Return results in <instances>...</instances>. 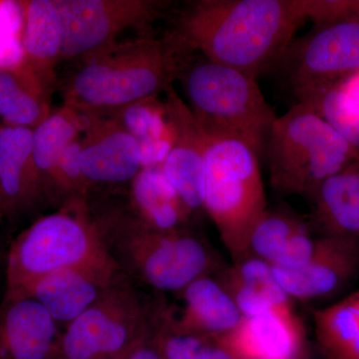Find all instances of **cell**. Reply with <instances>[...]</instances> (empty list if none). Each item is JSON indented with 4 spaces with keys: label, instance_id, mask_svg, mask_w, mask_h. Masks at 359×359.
<instances>
[{
    "label": "cell",
    "instance_id": "32",
    "mask_svg": "<svg viewBox=\"0 0 359 359\" xmlns=\"http://www.w3.org/2000/svg\"><path fill=\"white\" fill-rule=\"evenodd\" d=\"M156 330L157 327L118 359H162L156 344Z\"/></svg>",
    "mask_w": 359,
    "mask_h": 359
},
{
    "label": "cell",
    "instance_id": "5",
    "mask_svg": "<svg viewBox=\"0 0 359 359\" xmlns=\"http://www.w3.org/2000/svg\"><path fill=\"white\" fill-rule=\"evenodd\" d=\"M205 140L204 211L238 262L250 256V235L268 210L259 159L237 139L205 134Z\"/></svg>",
    "mask_w": 359,
    "mask_h": 359
},
{
    "label": "cell",
    "instance_id": "17",
    "mask_svg": "<svg viewBox=\"0 0 359 359\" xmlns=\"http://www.w3.org/2000/svg\"><path fill=\"white\" fill-rule=\"evenodd\" d=\"M217 339L238 359H295L302 330L292 311H271L243 318L233 332Z\"/></svg>",
    "mask_w": 359,
    "mask_h": 359
},
{
    "label": "cell",
    "instance_id": "1",
    "mask_svg": "<svg viewBox=\"0 0 359 359\" xmlns=\"http://www.w3.org/2000/svg\"><path fill=\"white\" fill-rule=\"evenodd\" d=\"M306 20L304 0H195L174 14L169 33L190 53L257 80Z\"/></svg>",
    "mask_w": 359,
    "mask_h": 359
},
{
    "label": "cell",
    "instance_id": "16",
    "mask_svg": "<svg viewBox=\"0 0 359 359\" xmlns=\"http://www.w3.org/2000/svg\"><path fill=\"white\" fill-rule=\"evenodd\" d=\"M33 158V130L2 125L0 129V205L15 215L43 201Z\"/></svg>",
    "mask_w": 359,
    "mask_h": 359
},
{
    "label": "cell",
    "instance_id": "29",
    "mask_svg": "<svg viewBox=\"0 0 359 359\" xmlns=\"http://www.w3.org/2000/svg\"><path fill=\"white\" fill-rule=\"evenodd\" d=\"M222 283H237L257 290L280 309L290 308V297L276 282L271 264L259 257L249 256L235 262L224 273Z\"/></svg>",
    "mask_w": 359,
    "mask_h": 359
},
{
    "label": "cell",
    "instance_id": "21",
    "mask_svg": "<svg viewBox=\"0 0 359 359\" xmlns=\"http://www.w3.org/2000/svg\"><path fill=\"white\" fill-rule=\"evenodd\" d=\"M135 217L157 231L185 228L192 217L161 167L143 168L131 182Z\"/></svg>",
    "mask_w": 359,
    "mask_h": 359
},
{
    "label": "cell",
    "instance_id": "28",
    "mask_svg": "<svg viewBox=\"0 0 359 359\" xmlns=\"http://www.w3.org/2000/svg\"><path fill=\"white\" fill-rule=\"evenodd\" d=\"M155 339L162 359H238L216 337L170 330L162 318Z\"/></svg>",
    "mask_w": 359,
    "mask_h": 359
},
{
    "label": "cell",
    "instance_id": "33",
    "mask_svg": "<svg viewBox=\"0 0 359 359\" xmlns=\"http://www.w3.org/2000/svg\"><path fill=\"white\" fill-rule=\"evenodd\" d=\"M295 359H314V358H311V356H306V358H304V356H302V358H299V356H297V358Z\"/></svg>",
    "mask_w": 359,
    "mask_h": 359
},
{
    "label": "cell",
    "instance_id": "19",
    "mask_svg": "<svg viewBox=\"0 0 359 359\" xmlns=\"http://www.w3.org/2000/svg\"><path fill=\"white\" fill-rule=\"evenodd\" d=\"M181 292L185 304L181 318L161 314L170 330L219 339L233 332L244 318L228 290L210 276L197 278Z\"/></svg>",
    "mask_w": 359,
    "mask_h": 359
},
{
    "label": "cell",
    "instance_id": "23",
    "mask_svg": "<svg viewBox=\"0 0 359 359\" xmlns=\"http://www.w3.org/2000/svg\"><path fill=\"white\" fill-rule=\"evenodd\" d=\"M50 115L47 91L22 69H0V118L6 126L34 130Z\"/></svg>",
    "mask_w": 359,
    "mask_h": 359
},
{
    "label": "cell",
    "instance_id": "3",
    "mask_svg": "<svg viewBox=\"0 0 359 359\" xmlns=\"http://www.w3.org/2000/svg\"><path fill=\"white\" fill-rule=\"evenodd\" d=\"M178 80L187 105L205 134L237 139L259 159L264 157L278 116L257 79L192 53L182 66Z\"/></svg>",
    "mask_w": 359,
    "mask_h": 359
},
{
    "label": "cell",
    "instance_id": "2",
    "mask_svg": "<svg viewBox=\"0 0 359 359\" xmlns=\"http://www.w3.org/2000/svg\"><path fill=\"white\" fill-rule=\"evenodd\" d=\"M190 54L169 32L144 33L82 61L65 85V105L90 117H108L166 93Z\"/></svg>",
    "mask_w": 359,
    "mask_h": 359
},
{
    "label": "cell",
    "instance_id": "25",
    "mask_svg": "<svg viewBox=\"0 0 359 359\" xmlns=\"http://www.w3.org/2000/svg\"><path fill=\"white\" fill-rule=\"evenodd\" d=\"M316 337L330 359H359V290L314 314Z\"/></svg>",
    "mask_w": 359,
    "mask_h": 359
},
{
    "label": "cell",
    "instance_id": "13",
    "mask_svg": "<svg viewBox=\"0 0 359 359\" xmlns=\"http://www.w3.org/2000/svg\"><path fill=\"white\" fill-rule=\"evenodd\" d=\"M276 282L290 299L313 301L337 294L359 273V243L318 238L311 261L297 269L273 266Z\"/></svg>",
    "mask_w": 359,
    "mask_h": 359
},
{
    "label": "cell",
    "instance_id": "14",
    "mask_svg": "<svg viewBox=\"0 0 359 359\" xmlns=\"http://www.w3.org/2000/svg\"><path fill=\"white\" fill-rule=\"evenodd\" d=\"M89 117L81 139L80 165L87 183L132 182L142 166L138 142L109 117Z\"/></svg>",
    "mask_w": 359,
    "mask_h": 359
},
{
    "label": "cell",
    "instance_id": "35",
    "mask_svg": "<svg viewBox=\"0 0 359 359\" xmlns=\"http://www.w3.org/2000/svg\"><path fill=\"white\" fill-rule=\"evenodd\" d=\"M2 125H0V129H1Z\"/></svg>",
    "mask_w": 359,
    "mask_h": 359
},
{
    "label": "cell",
    "instance_id": "18",
    "mask_svg": "<svg viewBox=\"0 0 359 359\" xmlns=\"http://www.w3.org/2000/svg\"><path fill=\"white\" fill-rule=\"evenodd\" d=\"M308 200V224L320 238L359 243V160L325 179Z\"/></svg>",
    "mask_w": 359,
    "mask_h": 359
},
{
    "label": "cell",
    "instance_id": "9",
    "mask_svg": "<svg viewBox=\"0 0 359 359\" xmlns=\"http://www.w3.org/2000/svg\"><path fill=\"white\" fill-rule=\"evenodd\" d=\"M62 25L61 60H86L119 44L118 36L135 28L151 32L171 1L162 0H55Z\"/></svg>",
    "mask_w": 359,
    "mask_h": 359
},
{
    "label": "cell",
    "instance_id": "7",
    "mask_svg": "<svg viewBox=\"0 0 359 359\" xmlns=\"http://www.w3.org/2000/svg\"><path fill=\"white\" fill-rule=\"evenodd\" d=\"M108 252L86 199L42 217L14 241L6 261L4 299L28 297L45 276Z\"/></svg>",
    "mask_w": 359,
    "mask_h": 359
},
{
    "label": "cell",
    "instance_id": "15",
    "mask_svg": "<svg viewBox=\"0 0 359 359\" xmlns=\"http://www.w3.org/2000/svg\"><path fill=\"white\" fill-rule=\"evenodd\" d=\"M61 332L34 297L4 299L0 306V359H55Z\"/></svg>",
    "mask_w": 359,
    "mask_h": 359
},
{
    "label": "cell",
    "instance_id": "20",
    "mask_svg": "<svg viewBox=\"0 0 359 359\" xmlns=\"http://www.w3.org/2000/svg\"><path fill=\"white\" fill-rule=\"evenodd\" d=\"M25 11L21 44L25 69L45 91L55 81V68L62 53V25L55 0L22 2Z\"/></svg>",
    "mask_w": 359,
    "mask_h": 359
},
{
    "label": "cell",
    "instance_id": "24",
    "mask_svg": "<svg viewBox=\"0 0 359 359\" xmlns=\"http://www.w3.org/2000/svg\"><path fill=\"white\" fill-rule=\"evenodd\" d=\"M88 122V116L80 114L65 105L56 112L50 113L33 130V158L43 195L45 187L63 151L80 138V132H84Z\"/></svg>",
    "mask_w": 359,
    "mask_h": 359
},
{
    "label": "cell",
    "instance_id": "31",
    "mask_svg": "<svg viewBox=\"0 0 359 359\" xmlns=\"http://www.w3.org/2000/svg\"><path fill=\"white\" fill-rule=\"evenodd\" d=\"M316 241V238L311 237L309 233V226L306 224L290 238L271 266L285 269H297L306 266L313 256Z\"/></svg>",
    "mask_w": 359,
    "mask_h": 359
},
{
    "label": "cell",
    "instance_id": "4",
    "mask_svg": "<svg viewBox=\"0 0 359 359\" xmlns=\"http://www.w3.org/2000/svg\"><path fill=\"white\" fill-rule=\"evenodd\" d=\"M97 223L106 250L125 273L156 290L182 292L216 269L212 248L188 229L157 231L117 214Z\"/></svg>",
    "mask_w": 359,
    "mask_h": 359
},
{
    "label": "cell",
    "instance_id": "26",
    "mask_svg": "<svg viewBox=\"0 0 359 359\" xmlns=\"http://www.w3.org/2000/svg\"><path fill=\"white\" fill-rule=\"evenodd\" d=\"M359 150V104L344 84L313 90L297 99Z\"/></svg>",
    "mask_w": 359,
    "mask_h": 359
},
{
    "label": "cell",
    "instance_id": "12",
    "mask_svg": "<svg viewBox=\"0 0 359 359\" xmlns=\"http://www.w3.org/2000/svg\"><path fill=\"white\" fill-rule=\"evenodd\" d=\"M166 95L174 143L161 169L193 215L204 210L205 134L174 86Z\"/></svg>",
    "mask_w": 359,
    "mask_h": 359
},
{
    "label": "cell",
    "instance_id": "11",
    "mask_svg": "<svg viewBox=\"0 0 359 359\" xmlns=\"http://www.w3.org/2000/svg\"><path fill=\"white\" fill-rule=\"evenodd\" d=\"M128 280L121 266L105 252L45 276L28 297L39 301L57 323L68 325L106 292Z\"/></svg>",
    "mask_w": 359,
    "mask_h": 359
},
{
    "label": "cell",
    "instance_id": "6",
    "mask_svg": "<svg viewBox=\"0 0 359 359\" xmlns=\"http://www.w3.org/2000/svg\"><path fill=\"white\" fill-rule=\"evenodd\" d=\"M278 195L309 199L328 177L359 160V150L306 104L276 120L266 155Z\"/></svg>",
    "mask_w": 359,
    "mask_h": 359
},
{
    "label": "cell",
    "instance_id": "34",
    "mask_svg": "<svg viewBox=\"0 0 359 359\" xmlns=\"http://www.w3.org/2000/svg\"><path fill=\"white\" fill-rule=\"evenodd\" d=\"M2 215H4V212H2L1 205H0V216H2Z\"/></svg>",
    "mask_w": 359,
    "mask_h": 359
},
{
    "label": "cell",
    "instance_id": "27",
    "mask_svg": "<svg viewBox=\"0 0 359 359\" xmlns=\"http://www.w3.org/2000/svg\"><path fill=\"white\" fill-rule=\"evenodd\" d=\"M308 224L287 208L268 209L250 238V256L273 264L290 238Z\"/></svg>",
    "mask_w": 359,
    "mask_h": 359
},
{
    "label": "cell",
    "instance_id": "8",
    "mask_svg": "<svg viewBox=\"0 0 359 359\" xmlns=\"http://www.w3.org/2000/svg\"><path fill=\"white\" fill-rule=\"evenodd\" d=\"M156 327L150 309L128 280L68 323L55 359H118Z\"/></svg>",
    "mask_w": 359,
    "mask_h": 359
},
{
    "label": "cell",
    "instance_id": "30",
    "mask_svg": "<svg viewBox=\"0 0 359 359\" xmlns=\"http://www.w3.org/2000/svg\"><path fill=\"white\" fill-rule=\"evenodd\" d=\"M304 4L313 27L359 18V0H304Z\"/></svg>",
    "mask_w": 359,
    "mask_h": 359
},
{
    "label": "cell",
    "instance_id": "10",
    "mask_svg": "<svg viewBox=\"0 0 359 359\" xmlns=\"http://www.w3.org/2000/svg\"><path fill=\"white\" fill-rule=\"evenodd\" d=\"M271 71L294 98L359 74V18L313 27L294 39Z\"/></svg>",
    "mask_w": 359,
    "mask_h": 359
},
{
    "label": "cell",
    "instance_id": "22",
    "mask_svg": "<svg viewBox=\"0 0 359 359\" xmlns=\"http://www.w3.org/2000/svg\"><path fill=\"white\" fill-rule=\"evenodd\" d=\"M138 142L143 168L161 167L174 143L166 103L157 97L131 104L108 116Z\"/></svg>",
    "mask_w": 359,
    "mask_h": 359
}]
</instances>
